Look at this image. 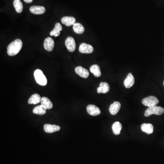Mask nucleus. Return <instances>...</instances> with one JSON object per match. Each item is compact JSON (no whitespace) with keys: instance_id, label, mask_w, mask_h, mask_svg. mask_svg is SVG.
Returning <instances> with one entry per match:
<instances>
[{"instance_id":"f257e3e1","label":"nucleus","mask_w":164,"mask_h":164,"mask_svg":"<svg viewBox=\"0 0 164 164\" xmlns=\"http://www.w3.org/2000/svg\"><path fill=\"white\" fill-rule=\"evenodd\" d=\"M22 47V42L19 39H16L12 42L7 47V53L10 56L18 54Z\"/></svg>"},{"instance_id":"f03ea898","label":"nucleus","mask_w":164,"mask_h":164,"mask_svg":"<svg viewBox=\"0 0 164 164\" xmlns=\"http://www.w3.org/2000/svg\"><path fill=\"white\" fill-rule=\"evenodd\" d=\"M34 78L37 84L41 86H46L47 84V79L42 70L38 69L34 73Z\"/></svg>"},{"instance_id":"7ed1b4c3","label":"nucleus","mask_w":164,"mask_h":164,"mask_svg":"<svg viewBox=\"0 0 164 164\" xmlns=\"http://www.w3.org/2000/svg\"><path fill=\"white\" fill-rule=\"evenodd\" d=\"M164 113V108L160 106H154L148 108L145 111L144 115L146 117H149L151 115H160Z\"/></svg>"},{"instance_id":"20e7f679","label":"nucleus","mask_w":164,"mask_h":164,"mask_svg":"<svg viewBox=\"0 0 164 164\" xmlns=\"http://www.w3.org/2000/svg\"><path fill=\"white\" fill-rule=\"evenodd\" d=\"M159 102L157 98L154 96H150L145 98L142 100V103L143 105L147 106L148 108L156 106Z\"/></svg>"},{"instance_id":"39448f33","label":"nucleus","mask_w":164,"mask_h":164,"mask_svg":"<svg viewBox=\"0 0 164 164\" xmlns=\"http://www.w3.org/2000/svg\"><path fill=\"white\" fill-rule=\"evenodd\" d=\"M65 46L70 52H74L76 49V43L73 37H68L65 40Z\"/></svg>"},{"instance_id":"423d86ee","label":"nucleus","mask_w":164,"mask_h":164,"mask_svg":"<svg viewBox=\"0 0 164 164\" xmlns=\"http://www.w3.org/2000/svg\"><path fill=\"white\" fill-rule=\"evenodd\" d=\"M79 51L82 54H91L93 52V48L91 45L82 43L79 47Z\"/></svg>"},{"instance_id":"0eeeda50","label":"nucleus","mask_w":164,"mask_h":164,"mask_svg":"<svg viewBox=\"0 0 164 164\" xmlns=\"http://www.w3.org/2000/svg\"><path fill=\"white\" fill-rule=\"evenodd\" d=\"M43 45L45 49L48 51H51L54 49V42L51 38L48 37L45 39Z\"/></svg>"},{"instance_id":"6e6552de","label":"nucleus","mask_w":164,"mask_h":164,"mask_svg":"<svg viewBox=\"0 0 164 164\" xmlns=\"http://www.w3.org/2000/svg\"><path fill=\"white\" fill-rule=\"evenodd\" d=\"M87 111L89 115L93 116H97L101 113L100 109L94 105H88L87 107Z\"/></svg>"},{"instance_id":"1a4fd4ad","label":"nucleus","mask_w":164,"mask_h":164,"mask_svg":"<svg viewBox=\"0 0 164 164\" xmlns=\"http://www.w3.org/2000/svg\"><path fill=\"white\" fill-rule=\"evenodd\" d=\"M75 71L76 74L82 78L86 79L88 78L89 76V72L88 70L84 68L82 66H78L76 67L75 69Z\"/></svg>"},{"instance_id":"9d476101","label":"nucleus","mask_w":164,"mask_h":164,"mask_svg":"<svg viewBox=\"0 0 164 164\" xmlns=\"http://www.w3.org/2000/svg\"><path fill=\"white\" fill-rule=\"evenodd\" d=\"M121 107V103L117 101L114 102V103L111 104L109 108V111L111 115H116L120 110Z\"/></svg>"},{"instance_id":"9b49d317","label":"nucleus","mask_w":164,"mask_h":164,"mask_svg":"<svg viewBox=\"0 0 164 164\" xmlns=\"http://www.w3.org/2000/svg\"><path fill=\"white\" fill-rule=\"evenodd\" d=\"M43 128L46 133H52L59 131L60 129V127L58 125L45 124L44 125Z\"/></svg>"},{"instance_id":"f8f14e48","label":"nucleus","mask_w":164,"mask_h":164,"mask_svg":"<svg viewBox=\"0 0 164 164\" xmlns=\"http://www.w3.org/2000/svg\"><path fill=\"white\" fill-rule=\"evenodd\" d=\"M135 83V78L131 73H129L124 80V85L126 88H129L133 86Z\"/></svg>"},{"instance_id":"ddd939ff","label":"nucleus","mask_w":164,"mask_h":164,"mask_svg":"<svg viewBox=\"0 0 164 164\" xmlns=\"http://www.w3.org/2000/svg\"><path fill=\"white\" fill-rule=\"evenodd\" d=\"M30 11L32 13L36 15H41L44 13L46 9L43 6H34L30 8Z\"/></svg>"},{"instance_id":"4468645a","label":"nucleus","mask_w":164,"mask_h":164,"mask_svg":"<svg viewBox=\"0 0 164 164\" xmlns=\"http://www.w3.org/2000/svg\"><path fill=\"white\" fill-rule=\"evenodd\" d=\"M61 22L63 24L69 26L76 23V19L73 17H64L61 19Z\"/></svg>"},{"instance_id":"2eb2a0df","label":"nucleus","mask_w":164,"mask_h":164,"mask_svg":"<svg viewBox=\"0 0 164 164\" xmlns=\"http://www.w3.org/2000/svg\"><path fill=\"white\" fill-rule=\"evenodd\" d=\"M110 87L109 84L106 82H101L98 88L97 92L99 93H106L109 92Z\"/></svg>"},{"instance_id":"dca6fc26","label":"nucleus","mask_w":164,"mask_h":164,"mask_svg":"<svg viewBox=\"0 0 164 164\" xmlns=\"http://www.w3.org/2000/svg\"><path fill=\"white\" fill-rule=\"evenodd\" d=\"M62 30V26L60 24L57 22L56 24L54 30L50 32V35L51 36H54L55 37H58L60 34V32Z\"/></svg>"},{"instance_id":"f3484780","label":"nucleus","mask_w":164,"mask_h":164,"mask_svg":"<svg viewBox=\"0 0 164 164\" xmlns=\"http://www.w3.org/2000/svg\"><path fill=\"white\" fill-rule=\"evenodd\" d=\"M141 129L143 132L150 135L153 133L154 127L151 124H143L141 126Z\"/></svg>"},{"instance_id":"a211bd4d","label":"nucleus","mask_w":164,"mask_h":164,"mask_svg":"<svg viewBox=\"0 0 164 164\" xmlns=\"http://www.w3.org/2000/svg\"><path fill=\"white\" fill-rule=\"evenodd\" d=\"M41 99L42 98H41V96H40L39 94H37V93L33 94L29 98L28 101V103L29 104H37L41 102Z\"/></svg>"},{"instance_id":"6ab92c4d","label":"nucleus","mask_w":164,"mask_h":164,"mask_svg":"<svg viewBox=\"0 0 164 164\" xmlns=\"http://www.w3.org/2000/svg\"><path fill=\"white\" fill-rule=\"evenodd\" d=\"M40 103L47 110H50L53 108V104L48 98L44 97L42 98Z\"/></svg>"},{"instance_id":"aec40b11","label":"nucleus","mask_w":164,"mask_h":164,"mask_svg":"<svg viewBox=\"0 0 164 164\" xmlns=\"http://www.w3.org/2000/svg\"><path fill=\"white\" fill-rule=\"evenodd\" d=\"M90 71L91 73L93 74L95 77H99L101 76V73L100 68L99 66L97 64L92 65L91 67L90 68Z\"/></svg>"},{"instance_id":"412c9836","label":"nucleus","mask_w":164,"mask_h":164,"mask_svg":"<svg viewBox=\"0 0 164 164\" xmlns=\"http://www.w3.org/2000/svg\"><path fill=\"white\" fill-rule=\"evenodd\" d=\"M112 128L115 135H119L122 129L121 124L119 122H115L113 124Z\"/></svg>"},{"instance_id":"4be33fe9","label":"nucleus","mask_w":164,"mask_h":164,"mask_svg":"<svg viewBox=\"0 0 164 164\" xmlns=\"http://www.w3.org/2000/svg\"><path fill=\"white\" fill-rule=\"evenodd\" d=\"M73 30L77 34H81L85 32V28L80 23H75L73 25Z\"/></svg>"},{"instance_id":"5701e85b","label":"nucleus","mask_w":164,"mask_h":164,"mask_svg":"<svg viewBox=\"0 0 164 164\" xmlns=\"http://www.w3.org/2000/svg\"><path fill=\"white\" fill-rule=\"evenodd\" d=\"M46 110L47 109L41 104L34 108L33 110V113L37 115H44L46 113Z\"/></svg>"},{"instance_id":"b1692460","label":"nucleus","mask_w":164,"mask_h":164,"mask_svg":"<svg viewBox=\"0 0 164 164\" xmlns=\"http://www.w3.org/2000/svg\"><path fill=\"white\" fill-rule=\"evenodd\" d=\"M13 5L17 13H20L23 11V5L21 0H14Z\"/></svg>"},{"instance_id":"393cba45","label":"nucleus","mask_w":164,"mask_h":164,"mask_svg":"<svg viewBox=\"0 0 164 164\" xmlns=\"http://www.w3.org/2000/svg\"><path fill=\"white\" fill-rule=\"evenodd\" d=\"M24 1L27 3H30L32 2L33 0H24Z\"/></svg>"},{"instance_id":"a878e982","label":"nucleus","mask_w":164,"mask_h":164,"mask_svg":"<svg viewBox=\"0 0 164 164\" xmlns=\"http://www.w3.org/2000/svg\"><path fill=\"white\" fill-rule=\"evenodd\" d=\"M163 85H164V82H163Z\"/></svg>"}]
</instances>
